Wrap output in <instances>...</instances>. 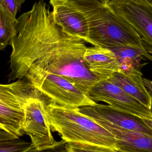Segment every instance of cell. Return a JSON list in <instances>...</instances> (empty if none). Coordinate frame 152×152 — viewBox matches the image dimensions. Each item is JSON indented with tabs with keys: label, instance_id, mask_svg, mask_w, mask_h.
Returning <instances> with one entry per match:
<instances>
[{
	"label": "cell",
	"instance_id": "52a82bcc",
	"mask_svg": "<svg viewBox=\"0 0 152 152\" xmlns=\"http://www.w3.org/2000/svg\"><path fill=\"white\" fill-rule=\"evenodd\" d=\"M88 95L94 101L102 102L113 108L142 119L152 120V110L107 80H100Z\"/></svg>",
	"mask_w": 152,
	"mask_h": 152
},
{
	"label": "cell",
	"instance_id": "277c9868",
	"mask_svg": "<svg viewBox=\"0 0 152 152\" xmlns=\"http://www.w3.org/2000/svg\"><path fill=\"white\" fill-rule=\"evenodd\" d=\"M37 91L24 80L0 84V129L17 138L23 135L25 105Z\"/></svg>",
	"mask_w": 152,
	"mask_h": 152
},
{
	"label": "cell",
	"instance_id": "9c48e42d",
	"mask_svg": "<svg viewBox=\"0 0 152 152\" xmlns=\"http://www.w3.org/2000/svg\"><path fill=\"white\" fill-rule=\"evenodd\" d=\"M78 109L81 113L96 122L112 124L152 137V129L142 118L110 105L96 103L94 105L82 106Z\"/></svg>",
	"mask_w": 152,
	"mask_h": 152
},
{
	"label": "cell",
	"instance_id": "8fae6325",
	"mask_svg": "<svg viewBox=\"0 0 152 152\" xmlns=\"http://www.w3.org/2000/svg\"><path fill=\"white\" fill-rule=\"evenodd\" d=\"M83 59L88 70L100 80H108L114 73L120 71L115 55L109 49L96 46L87 48Z\"/></svg>",
	"mask_w": 152,
	"mask_h": 152
},
{
	"label": "cell",
	"instance_id": "ac0fdd59",
	"mask_svg": "<svg viewBox=\"0 0 152 152\" xmlns=\"http://www.w3.org/2000/svg\"><path fill=\"white\" fill-rule=\"evenodd\" d=\"M25 1V0H0V7L16 18Z\"/></svg>",
	"mask_w": 152,
	"mask_h": 152
},
{
	"label": "cell",
	"instance_id": "603a6c76",
	"mask_svg": "<svg viewBox=\"0 0 152 152\" xmlns=\"http://www.w3.org/2000/svg\"><path fill=\"white\" fill-rule=\"evenodd\" d=\"M149 1L151 3V4H152V0H149Z\"/></svg>",
	"mask_w": 152,
	"mask_h": 152
},
{
	"label": "cell",
	"instance_id": "7c38bea8",
	"mask_svg": "<svg viewBox=\"0 0 152 152\" xmlns=\"http://www.w3.org/2000/svg\"><path fill=\"white\" fill-rule=\"evenodd\" d=\"M115 137V150L119 152H152V137L112 124L96 122Z\"/></svg>",
	"mask_w": 152,
	"mask_h": 152
},
{
	"label": "cell",
	"instance_id": "7402d4cb",
	"mask_svg": "<svg viewBox=\"0 0 152 152\" xmlns=\"http://www.w3.org/2000/svg\"><path fill=\"white\" fill-rule=\"evenodd\" d=\"M142 119L145 124L152 129V120L146 119Z\"/></svg>",
	"mask_w": 152,
	"mask_h": 152
},
{
	"label": "cell",
	"instance_id": "5b68a950",
	"mask_svg": "<svg viewBox=\"0 0 152 152\" xmlns=\"http://www.w3.org/2000/svg\"><path fill=\"white\" fill-rule=\"evenodd\" d=\"M33 88L53 102L73 108L95 104L86 93L60 75L47 74L33 85Z\"/></svg>",
	"mask_w": 152,
	"mask_h": 152
},
{
	"label": "cell",
	"instance_id": "44dd1931",
	"mask_svg": "<svg viewBox=\"0 0 152 152\" xmlns=\"http://www.w3.org/2000/svg\"><path fill=\"white\" fill-rule=\"evenodd\" d=\"M143 81L146 89L152 97V81L150 80L143 78Z\"/></svg>",
	"mask_w": 152,
	"mask_h": 152
},
{
	"label": "cell",
	"instance_id": "5bb4252c",
	"mask_svg": "<svg viewBox=\"0 0 152 152\" xmlns=\"http://www.w3.org/2000/svg\"><path fill=\"white\" fill-rule=\"evenodd\" d=\"M107 80L152 109V97L145 86L142 75H127L116 72Z\"/></svg>",
	"mask_w": 152,
	"mask_h": 152
},
{
	"label": "cell",
	"instance_id": "30bf717a",
	"mask_svg": "<svg viewBox=\"0 0 152 152\" xmlns=\"http://www.w3.org/2000/svg\"><path fill=\"white\" fill-rule=\"evenodd\" d=\"M57 25L69 34L85 41L88 34L86 20L71 0H49Z\"/></svg>",
	"mask_w": 152,
	"mask_h": 152
},
{
	"label": "cell",
	"instance_id": "ba28073f",
	"mask_svg": "<svg viewBox=\"0 0 152 152\" xmlns=\"http://www.w3.org/2000/svg\"><path fill=\"white\" fill-rule=\"evenodd\" d=\"M108 8L127 21L152 46V4L149 0H104Z\"/></svg>",
	"mask_w": 152,
	"mask_h": 152
},
{
	"label": "cell",
	"instance_id": "7a4b0ae2",
	"mask_svg": "<svg viewBox=\"0 0 152 152\" xmlns=\"http://www.w3.org/2000/svg\"><path fill=\"white\" fill-rule=\"evenodd\" d=\"M86 20L88 34L85 42L110 49L129 46L152 54V46L142 39L127 21L112 11L104 0H71Z\"/></svg>",
	"mask_w": 152,
	"mask_h": 152
},
{
	"label": "cell",
	"instance_id": "e0dca14e",
	"mask_svg": "<svg viewBox=\"0 0 152 152\" xmlns=\"http://www.w3.org/2000/svg\"><path fill=\"white\" fill-rule=\"evenodd\" d=\"M66 148L68 152H119L105 146L78 143H67Z\"/></svg>",
	"mask_w": 152,
	"mask_h": 152
},
{
	"label": "cell",
	"instance_id": "d6986e66",
	"mask_svg": "<svg viewBox=\"0 0 152 152\" xmlns=\"http://www.w3.org/2000/svg\"><path fill=\"white\" fill-rule=\"evenodd\" d=\"M67 143L62 139L53 147L44 150H38L33 146L26 152H68L66 148Z\"/></svg>",
	"mask_w": 152,
	"mask_h": 152
},
{
	"label": "cell",
	"instance_id": "3957f363",
	"mask_svg": "<svg viewBox=\"0 0 152 152\" xmlns=\"http://www.w3.org/2000/svg\"><path fill=\"white\" fill-rule=\"evenodd\" d=\"M78 108L53 102L46 105L45 112L51 130L58 133L66 143L101 145L115 150L114 136L81 113Z\"/></svg>",
	"mask_w": 152,
	"mask_h": 152
},
{
	"label": "cell",
	"instance_id": "cb8c5ba5",
	"mask_svg": "<svg viewBox=\"0 0 152 152\" xmlns=\"http://www.w3.org/2000/svg\"><path fill=\"white\" fill-rule=\"evenodd\" d=\"M42 1H44V0H42Z\"/></svg>",
	"mask_w": 152,
	"mask_h": 152
},
{
	"label": "cell",
	"instance_id": "2e32d148",
	"mask_svg": "<svg viewBox=\"0 0 152 152\" xmlns=\"http://www.w3.org/2000/svg\"><path fill=\"white\" fill-rule=\"evenodd\" d=\"M33 145L20 138L0 141V152H26Z\"/></svg>",
	"mask_w": 152,
	"mask_h": 152
},
{
	"label": "cell",
	"instance_id": "6da1fadb",
	"mask_svg": "<svg viewBox=\"0 0 152 152\" xmlns=\"http://www.w3.org/2000/svg\"><path fill=\"white\" fill-rule=\"evenodd\" d=\"M17 20L16 34L10 42L9 81L24 80L33 86L45 75L54 74L88 94L100 79L84 62L86 42L57 25L42 0Z\"/></svg>",
	"mask_w": 152,
	"mask_h": 152
},
{
	"label": "cell",
	"instance_id": "8992f818",
	"mask_svg": "<svg viewBox=\"0 0 152 152\" xmlns=\"http://www.w3.org/2000/svg\"><path fill=\"white\" fill-rule=\"evenodd\" d=\"M23 131L38 150L53 147L58 142L52 134L44 103L37 95L29 98L25 105Z\"/></svg>",
	"mask_w": 152,
	"mask_h": 152
},
{
	"label": "cell",
	"instance_id": "4fadbf2b",
	"mask_svg": "<svg viewBox=\"0 0 152 152\" xmlns=\"http://www.w3.org/2000/svg\"><path fill=\"white\" fill-rule=\"evenodd\" d=\"M109 50L115 55L120 66V73L127 75H142V67L146 63L142 61H152L151 53L144 49L129 46L113 47Z\"/></svg>",
	"mask_w": 152,
	"mask_h": 152
},
{
	"label": "cell",
	"instance_id": "ffe728a7",
	"mask_svg": "<svg viewBox=\"0 0 152 152\" xmlns=\"http://www.w3.org/2000/svg\"><path fill=\"white\" fill-rule=\"evenodd\" d=\"M18 138L4 130L0 129V141Z\"/></svg>",
	"mask_w": 152,
	"mask_h": 152
},
{
	"label": "cell",
	"instance_id": "9a60e30c",
	"mask_svg": "<svg viewBox=\"0 0 152 152\" xmlns=\"http://www.w3.org/2000/svg\"><path fill=\"white\" fill-rule=\"evenodd\" d=\"M18 20L0 7V50L10 43L16 34Z\"/></svg>",
	"mask_w": 152,
	"mask_h": 152
}]
</instances>
